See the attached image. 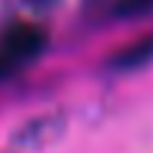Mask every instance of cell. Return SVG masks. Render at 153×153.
Listing matches in <instances>:
<instances>
[{"instance_id":"obj_1","label":"cell","mask_w":153,"mask_h":153,"mask_svg":"<svg viewBox=\"0 0 153 153\" xmlns=\"http://www.w3.org/2000/svg\"><path fill=\"white\" fill-rule=\"evenodd\" d=\"M153 62V33L141 36L122 48H117L110 57H108V67L115 72H131V69H141L146 65Z\"/></svg>"},{"instance_id":"obj_2","label":"cell","mask_w":153,"mask_h":153,"mask_svg":"<svg viewBox=\"0 0 153 153\" xmlns=\"http://www.w3.org/2000/svg\"><path fill=\"white\" fill-rule=\"evenodd\" d=\"M62 115H45V117H38L29 124H24L17 134H14V141H19L22 146H38L43 141H50L53 136H57V131L62 129Z\"/></svg>"},{"instance_id":"obj_3","label":"cell","mask_w":153,"mask_h":153,"mask_svg":"<svg viewBox=\"0 0 153 153\" xmlns=\"http://www.w3.org/2000/svg\"><path fill=\"white\" fill-rule=\"evenodd\" d=\"M112 14L122 19H141L153 14V0H112Z\"/></svg>"},{"instance_id":"obj_4","label":"cell","mask_w":153,"mask_h":153,"mask_svg":"<svg viewBox=\"0 0 153 153\" xmlns=\"http://www.w3.org/2000/svg\"><path fill=\"white\" fill-rule=\"evenodd\" d=\"M10 2H14V5H19V7H26V10H33V12H45V10H50L57 0H10Z\"/></svg>"},{"instance_id":"obj_5","label":"cell","mask_w":153,"mask_h":153,"mask_svg":"<svg viewBox=\"0 0 153 153\" xmlns=\"http://www.w3.org/2000/svg\"><path fill=\"white\" fill-rule=\"evenodd\" d=\"M84 2V7H88V10H100L103 5H108V2H112V0H81Z\"/></svg>"}]
</instances>
